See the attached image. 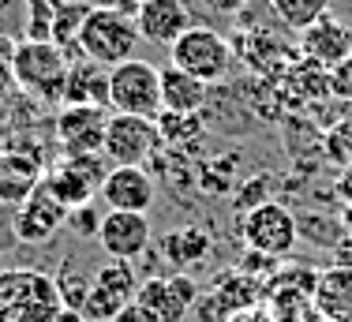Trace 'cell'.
I'll use <instances>...</instances> for the list:
<instances>
[{"label":"cell","instance_id":"6da1fadb","mask_svg":"<svg viewBox=\"0 0 352 322\" xmlns=\"http://www.w3.org/2000/svg\"><path fill=\"white\" fill-rule=\"evenodd\" d=\"M60 311L56 277L30 266L0 270V322H56Z\"/></svg>","mask_w":352,"mask_h":322},{"label":"cell","instance_id":"7a4b0ae2","mask_svg":"<svg viewBox=\"0 0 352 322\" xmlns=\"http://www.w3.org/2000/svg\"><path fill=\"white\" fill-rule=\"evenodd\" d=\"M72 61L53 41H19L12 53V79L38 101H64Z\"/></svg>","mask_w":352,"mask_h":322},{"label":"cell","instance_id":"3957f363","mask_svg":"<svg viewBox=\"0 0 352 322\" xmlns=\"http://www.w3.org/2000/svg\"><path fill=\"white\" fill-rule=\"evenodd\" d=\"M139 27L131 15L124 12H105V8H90L87 23L79 30V53L87 61L102 64V67H116L124 61H131L139 49Z\"/></svg>","mask_w":352,"mask_h":322},{"label":"cell","instance_id":"277c9868","mask_svg":"<svg viewBox=\"0 0 352 322\" xmlns=\"http://www.w3.org/2000/svg\"><path fill=\"white\" fill-rule=\"evenodd\" d=\"M232 61H236L232 41L225 34H217L214 27H191L184 38H176L169 45V64L195 75V79H203L206 87L221 83L229 75Z\"/></svg>","mask_w":352,"mask_h":322},{"label":"cell","instance_id":"5b68a950","mask_svg":"<svg viewBox=\"0 0 352 322\" xmlns=\"http://www.w3.org/2000/svg\"><path fill=\"white\" fill-rule=\"evenodd\" d=\"M109 109L157 120V113H162V67L139 61V56L109 67Z\"/></svg>","mask_w":352,"mask_h":322},{"label":"cell","instance_id":"8992f818","mask_svg":"<svg viewBox=\"0 0 352 322\" xmlns=\"http://www.w3.org/2000/svg\"><path fill=\"white\" fill-rule=\"evenodd\" d=\"M109 169L113 165H109L105 154H64L45 173V191L53 199H60L68 210H79L102 195Z\"/></svg>","mask_w":352,"mask_h":322},{"label":"cell","instance_id":"52a82bcc","mask_svg":"<svg viewBox=\"0 0 352 322\" xmlns=\"http://www.w3.org/2000/svg\"><path fill=\"white\" fill-rule=\"evenodd\" d=\"M240 236H244V244L251 251L285 259V255H292V248H296V240H300V222L285 202L270 199V202H263V206L240 214Z\"/></svg>","mask_w":352,"mask_h":322},{"label":"cell","instance_id":"ba28073f","mask_svg":"<svg viewBox=\"0 0 352 322\" xmlns=\"http://www.w3.org/2000/svg\"><path fill=\"white\" fill-rule=\"evenodd\" d=\"M157 150H162L157 120H150V116H131V113H109L105 147H102L109 165H146Z\"/></svg>","mask_w":352,"mask_h":322},{"label":"cell","instance_id":"9c48e42d","mask_svg":"<svg viewBox=\"0 0 352 322\" xmlns=\"http://www.w3.org/2000/svg\"><path fill=\"white\" fill-rule=\"evenodd\" d=\"M199 296H203V289L188 274H169V277H142L131 303L150 322H184L195 311Z\"/></svg>","mask_w":352,"mask_h":322},{"label":"cell","instance_id":"30bf717a","mask_svg":"<svg viewBox=\"0 0 352 322\" xmlns=\"http://www.w3.org/2000/svg\"><path fill=\"white\" fill-rule=\"evenodd\" d=\"M258 303H266V285L240 274V270H229V274H221L210 289L199 296L195 315L199 322H229L232 315L258 308Z\"/></svg>","mask_w":352,"mask_h":322},{"label":"cell","instance_id":"8fae6325","mask_svg":"<svg viewBox=\"0 0 352 322\" xmlns=\"http://www.w3.org/2000/svg\"><path fill=\"white\" fill-rule=\"evenodd\" d=\"M232 53L244 61L251 72H258V79H278L292 64L300 61V49H292L278 30L270 27H255L240 38H232Z\"/></svg>","mask_w":352,"mask_h":322},{"label":"cell","instance_id":"7c38bea8","mask_svg":"<svg viewBox=\"0 0 352 322\" xmlns=\"http://www.w3.org/2000/svg\"><path fill=\"white\" fill-rule=\"evenodd\" d=\"M68 214L72 210L64 206L60 199H53V195L45 191V184H41L23 206L12 210V236L19 244H45L68 225Z\"/></svg>","mask_w":352,"mask_h":322},{"label":"cell","instance_id":"4fadbf2b","mask_svg":"<svg viewBox=\"0 0 352 322\" xmlns=\"http://www.w3.org/2000/svg\"><path fill=\"white\" fill-rule=\"evenodd\" d=\"M109 109L102 105H60L56 116V142L64 154H102Z\"/></svg>","mask_w":352,"mask_h":322},{"label":"cell","instance_id":"5bb4252c","mask_svg":"<svg viewBox=\"0 0 352 322\" xmlns=\"http://www.w3.org/2000/svg\"><path fill=\"white\" fill-rule=\"evenodd\" d=\"M98 244L109 259H128L135 262L150 251V217L146 214H128V210H105Z\"/></svg>","mask_w":352,"mask_h":322},{"label":"cell","instance_id":"9a60e30c","mask_svg":"<svg viewBox=\"0 0 352 322\" xmlns=\"http://www.w3.org/2000/svg\"><path fill=\"white\" fill-rule=\"evenodd\" d=\"M109 210H128V214H150L157 199V184L142 165H113L102 184V195Z\"/></svg>","mask_w":352,"mask_h":322},{"label":"cell","instance_id":"2e32d148","mask_svg":"<svg viewBox=\"0 0 352 322\" xmlns=\"http://www.w3.org/2000/svg\"><path fill=\"white\" fill-rule=\"evenodd\" d=\"M300 56L304 61H315L322 67H333L338 61H345L352 53V27L345 19H338L333 12L318 15L311 27L300 30V41H296Z\"/></svg>","mask_w":352,"mask_h":322},{"label":"cell","instance_id":"e0dca14e","mask_svg":"<svg viewBox=\"0 0 352 322\" xmlns=\"http://www.w3.org/2000/svg\"><path fill=\"white\" fill-rule=\"evenodd\" d=\"M139 38L150 45H173L176 38H184L195 23L184 0H142L135 12Z\"/></svg>","mask_w":352,"mask_h":322},{"label":"cell","instance_id":"ac0fdd59","mask_svg":"<svg viewBox=\"0 0 352 322\" xmlns=\"http://www.w3.org/2000/svg\"><path fill=\"white\" fill-rule=\"evenodd\" d=\"M45 184V165L23 150H0V206H23V202Z\"/></svg>","mask_w":352,"mask_h":322},{"label":"cell","instance_id":"d6986e66","mask_svg":"<svg viewBox=\"0 0 352 322\" xmlns=\"http://www.w3.org/2000/svg\"><path fill=\"white\" fill-rule=\"evenodd\" d=\"M315 315L330 322H352V262H333L318 270Z\"/></svg>","mask_w":352,"mask_h":322},{"label":"cell","instance_id":"ffe728a7","mask_svg":"<svg viewBox=\"0 0 352 322\" xmlns=\"http://www.w3.org/2000/svg\"><path fill=\"white\" fill-rule=\"evenodd\" d=\"M214 251V236L199 225H180L162 236V259L169 262L176 274H188L191 266H203Z\"/></svg>","mask_w":352,"mask_h":322},{"label":"cell","instance_id":"44dd1931","mask_svg":"<svg viewBox=\"0 0 352 322\" xmlns=\"http://www.w3.org/2000/svg\"><path fill=\"white\" fill-rule=\"evenodd\" d=\"M60 105H102V109H109V67L87 61V56L72 61Z\"/></svg>","mask_w":352,"mask_h":322},{"label":"cell","instance_id":"7402d4cb","mask_svg":"<svg viewBox=\"0 0 352 322\" xmlns=\"http://www.w3.org/2000/svg\"><path fill=\"white\" fill-rule=\"evenodd\" d=\"M210 87L195 75L180 72V67L165 64L162 67V109L165 113H203Z\"/></svg>","mask_w":352,"mask_h":322},{"label":"cell","instance_id":"603a6c76","mask_svg":"<svg viewBox=\"0 0 352 322\" xmlns=\"http://www.w3.org/2000/svg\"><path fill=\"white\" fill-rule=\"evenodd\" d=\"M281 79H285L289 98L300 101V105H315V101L330 98V67H322L315 61H304V56H300Z\"/></svg>","mask_w":352,"mask_h":322},{"label":"cell","instance_id":"cb8c5ba5","mask_svg":"<svg viewBox=\"0 0 352 322\" xmlns=\"http://www.w3.org/2000/svg\"><path fill=\"white\" fill-rule=\"evenodd\" d=\"M87 15H90L87 0H72V4H60L53 12V45L64 49V56L75 53L82 61V53H79V30H82V23H87Z\"/></svg>","mask_w":352,"mask_h":322},{"label":"cell","instance_id":"d4e9b609","mask_svg":"<svg viewBox=\"0 0 352 322\" xmlns=\"http://www.w3.org/2000/svg\"><path fill=\"white\" fill-rule=\"evenodd\" d=\"M157 135L162 147H188L203 135V113H157Z\"/></svg>","mask_w":352,"mask_h":322},{"label":"cell","instance_id":"484cf974","mask_svg":"<svg viewBox=\"0 0 352 322\" xmlns=\"http://www.w3.org/2000/svg\"><path fill=\"white\" fill-rule=\"evenodd\" d=\"M94 281L105 285V289H113L116 296H124V300H135V292H139L135 262H128V259H109V262H102V266L94 270Z\"/></svg>","mask_w":352,"mask_h":322},{"label":"cell","instance_id":"4316f807","mask_svg":"<svg viewBox=\"0 0 352 322\" xmlns=\"http://www.w3.org/2000/svg\"><path fill=\"white\" fill-rule=\"evenodd\" d=\"M270 8L281 19V27L304 30V27H311L318 15L330 12V0H270Z\"/></svg>","mask_w":352,"mask_h":322},{"label":"cell","instance_id":"83f0119b","mask_svg":"<svg viewBox=\"0 0 352 322\" xmlns=\"http://www.w3.org/2000/svg\"><path fill=\"white\" fill-rule=\"evenodd\" d=\"M90 289H94V274H82L75 262H64L60 274H56V292H60V303L68 311H82Z\"/></svg>","mask_w":352,"mask_h":322},{"label":"cell","instance_id":"f1b7e54d","mask_svg":"<svg viewBox=\"0 0 352 322\" xmlns=\"http://www.w3.org/2000/svg\"><path fill=\"white\" fill-rule=\"evenodd\" d=\"M128 303H131V300H124V296H116L113 289H105V285L94 281V289H90L87 303H82V315H87L90 322H113L124 308H128Z\"/></svg>","mask_w":352,"mask_h":322},{"label":"cell","instance_id":"f546056e","mask_svg":"<svg viewBox=\"0 0 352 322\" xmlns=\"http://www.w3.org/2000/svg\"><path fill=\"white\" fill-rule=\"evenodd\" d=\"M322 154L341 169H352V120H338L322 131Z\"/></svg>","mask_w":352,"mask_h":322},{"label":"cell","instance_id":"4dcf8cb0","mask_svg":"<svg viewBox=\"0 0 352 322\" xmlns=\"http://www.w3.org/2000/svg\"><path fill=\"white\" fill-rule=\"evenodd\" d=\"M236 270H240V274H248V277H255V281H270V277L274 274H278V270H281V259H274V255H263V251H244V259H240L236 262Z\"/></svg>","mask_w":352,"mask_h":322},{"label":"cell","instance_id":"1f68e13d","mask_svg":"<svg viewBox=\"0 0 352 322\" xmlns=\"http://www.w3.org/2000/svg\"><path fill=\"white\" fill-rule=\"evenodd\" d=\"M263 202H270V176H251L244 188L236 191V210L248 214V210L263 206Z\"/></svg>","mask_w":352,"mask_h":322},{"label":"cell","instance_id":"d6a6232c","mask_svg":"<svg viewBox=\"0 0 352 322\" xmlns=\"http://www.w3.org/2000/svg\"><path fill=\"white\" fill-rule=\"evenodd\" d=\"M330 98L352 101V53L330 67Z\"/></svg>","mask_w":352,"mask_h":322},{"label":"cell","instance_id":"836d02e7","mask_svg":"<svg viewBox=\"0 0 352 322\" xmlns=\"http://www.w3.org/2000/svg\"><path fill=\"white\" fill-rule=\"evenodd\" d=\"M68 225H72L79 236H98V228H102V214H98V202H87V206L72 210V214H68Z\"/></svg>","mask_w":352,"mask_h":322},{"label":"cell","instance_id":"e575fe53","mask_svg":"<svg viewBox=\"0 0 352 322\" xmlns=\"http://www.w3.org/2000/svg\"><path fill=\"white\" fill-rule=\"evenodd\" d=\"M199 4H203L210 15H229L232 19V15H240L248 8V0H199Z\"/></svg>","mask_w":352,"mask_h":322},{"label":"cell","instance_id":"d590c367","mask_svg":"<svg viewBox=\"0 0 352 322\" xmlns=\"http://www.w3.org/2000/svg\"><path fill=\"white\" fill-rule=\"evenodd\" d=\"M90 8H105V12H124V15H131L135 19V12H139V4L142 0H87Z\"/></svg>","mask_w":352,"mask_h":322},{"label":"cell","instance_id":"8d00e7d4","mask_svg":"<svg viewBox=\"0 0 352 322\" xmlns=\"http://www.w3.org/2000/svg\"><path fill=\"white\" fill-rule=\"evenodd\" d=\"M229 322H278V319L270 315L266 303H258V308H248V311H240V315H232Z\"/></svg>","mask_w":352,"mask_h":322},{"label":"cell","instance_id":"74e56055","mask_svg":"<svg viewBox=\"0 0 352 322\" xmlns=\"http://www.w3.org/2000/svg\"><path fill=\"white\" fill-rule=\"evenodd\" d=\"M338 191L345 195V202H349V222H352V169H345V173H341V180H338Z\"/></svg>","mask_w":352,"mask_h":322},{"label":"cell","instance_id":"f35d334b","mask_svg":"<svg viewBox=\"0 0 352 322\" xmlns=\"http://www.w3.org/2000/svg\"><path fill=\"white\" fill-rule=\"evenodd\" d=\"M113 322H150V319L142 315V311L135 308V303H128V308H124V311H120V315H116Z\"/></svg>","mask_w":352,"mask_h":322},{"label":"cell","instance_id":"ab89813d","mask_svg":"<svg viewBox=\"0 0 352 322\" xmlns=\"http://www.w3.org/2000/svg\"><path fill=\"white\" fill-rule=\"evenodd\" d=\"M56 322H90V319L82 315V311H68V308H64L60 315H56Z\"/></svg>","mask_w":352,"mask_h":322},{"label":"cell","instance_id":"60d3db41","mask_svg":"<svg viewBox=\"0 0 352 322\" xmlns=\"http://www.w3.org/2000/svg\"><path fill=\"white\" fill-rule=\"evenodd\" d=\"M27 4H45V8H60V4H72V0H27Z\"/></svg>","mask_w":352,"mask_h":322},{"label":"cell","instance_id":"b9f144b4","mask_svg":"<svg viewBox=\"0 0 352 322\" xmlns=\"http://www.w3.org/2000/svg\"><path fill=\"white\" fill-rule=\"evenodd\" d=\"M311 322H330V319H318V315H315V319H311Z\"/></svg>","mask_w":352,"mask_h":322},{"label":"cell","instance_id":"7bdbcfd3","mask_svg":"<svg viewBox=\"0 0 352 322\" xmlns=\"http://www.w3.org/2000/svg\"><path fill=\"white\" fill-rule=\"evenodd\" d=\"M0 259H4V255H0ZM0 270H4V266H0Z\"/></svg>","mask_w":352,"mask_h":322}]
</instances>
